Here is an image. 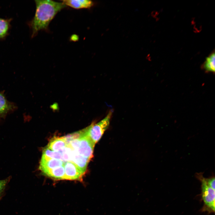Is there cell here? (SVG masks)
Listing matches in <instances>:
<instances>
[{
	"instance_id": "obj_1",
	"label": "cell",
	"mask_w": 215,
	"mask_h": 215,
	"mask_svg": "<svg viewBox=\"0 0 215 215\" xmlns=\"http://www.w3.org/2000/svg\"><path fill=\"white\" fill-rule=\"evenodd\" d=\"M35 2V14L29 24L33 37L39 31L47 29L49 24L56 14L66 7L62 2L52 0H36Z\"/></svg>"
},
{
	"instance_id": "obj_2",
	"label": "cell",
	"mask_w": 215,
	"mask_h": 215,
	"mask_svg": "<svg viewBox=\"0 0 215 215\" xmlns=\"http://www.w3.org/2000/svg\"><path fill=\"white\" fill-rule=\"evenodd\" d=\"M113 112L110 110L106 116L96 123L91 124L84 129L85 134L95 145L109 126Z\"/></svg>"
},
{
	"instance_id": "obj_3",
	"label": "cell",
	"mask_w": 215,
	"mask_h": 215,
	"mask_svg": "<svg viewBox=\"0 0 215 215\" xmlns=\"http://www.w3.org/2000/svg\"><path fill=\"white\" fill-rule=\"evenodd\" d=\"M198 178L201 182V196L204 205L201 211L209 213L215 212V190L207 183L205 179L200 175Z\"/></svg>"
},
{
	"instance_id": "obj_4",
	"label": "cell",
	"mask_w": 215,
	"mask_h": 215,
	"mask_svg": "<svg viewBox=\"0 0 215 215\" xmlns=\"http://www.w3.org/2000/svg\"><path fill=\"white\" fill-rule=\"evenodd\" d=\"M83 135L79 138V146L76 152L80 155L90 160L93 156L95 145L85 134L83 129Z\"/></svg>"
},
{
	"instance_id": "obj_5",
	"label": "cell",
	"mask_w": 215,
	"mask_h": 215,
	"mask_svg": "<svg viewBox=\"0 0 215 215\" xmlns=\"http://www.w3.org/2000/svg\"><path fill=\"white\" fill-rule=\"evenodd\" d=\"M65 180L81 181L85 174L73 162L71 161L64 162Z\"/></svg>"
},
{
	"instance_id": "obj_6",
	"label": "cell",
	"mask_w": 215,
	"mask_h": 215,
	"mask_svg": "<svg viewBox=\"0 0 215 215\" xmlns=\"http://www.w3.org/2000/svg\"><path fill=\"white\" fill-rule=\"evenodd\" d=\"M62 161L48 157L42 155L40 162L39 169L41 171L46 169H51L63 165Z\"/></svg>"
},
{
	"instance_id": "obj_7",
	"label": "cell",
	"mask_w": 215,
	"mask_h": 215,
	"mask_svg": "<svg viewBox=\"0 0 215 215\" xmlns=\"http://www.w3.org/2000/svg\"><path fill=\"white\" fill-rule=\"evenodd\" d=\"M45 175L57 180H65V170L63 165L51 169H46L41 170Z\"/></svg>"
},
{
	"instance_id": "obj_8",
	"label": "cell",
	"mask_w": 215,
	"mask_h": 215,
	"mask_svg": "<svg viewBox=\"0 0 215 215\" xmlns=\"http://www.w3.org/2000/svg\"><path fill=\"white\" fill-rule=\"evenodd\" d=\"M62 1L66 6L76 9L89 8L94 5V2L89 0H64Z\"/></svg>"
},
{
	"instance_id": "obj_9",
	"label": "cell",
	"mask_w": 215,
	"mask_h": 215,
	"mask_svg": "<svg viewBox=\"0 0 215 215\" xmlns=\"http://www.w3.org/2000/svg\"><path fill=\"white\" fill-rule=\"evenodd\" d=\"M90 160V159L80 155L73 150L71 161L75 163L84 173Z\"/></svg>"
},
{
	"instance_id": "obj_10",
	"label": "cell",
	"mask_w": 215,
	"mask_h": 215,
	"mask_svg": "<svg viewBox=\"0 0 215 215\" xmlns=\"http://www.w3.org/2000/svg\"><path fill=\"white\" fill-rule=\"evenodd\" d=\"M68 145L64 136L55 137L50 141L47 147L52 150L59 151L67 146Z\"/></svg>"
},
{
	"instance_id": "obj_11",
	"label": "cell",
	"mask_w": 215,
	"mask_h": 215,
	"mask_svg": "<svg viewBox=\"0 0 215 215\" xmlns=\"http://www.w3.org/2000/svg\"><path fill=\"white\" fill-rule=\"evenodd\" d=\"M14 108V105L7 101L3 94L0 93V116L5 115Z\"/></svg>"
},
{
	"instance_id": "obj_12",
	"label": "cell",
	"mask_w": 215,
	"mask_h": 215,
	"mask_svg": "<svg viewBox=\"0 0 215 215\" xmlns=\"http://www.w3.org/2000/svg\"><path fill=\"white\" fill-rule=\"evenodd\" d=\"M215 53H212L206 58L203 65V68L208 72H215Z\"/></svg>"
},
{
	"instance_id": "obj_13",
	"label": "cell",
	"mask_w": 215,
	"mask_h": 215,
	"mask_svg": "<svg viewBox=\"0 0 215 215\" xmlns=\"http://www.w3.org/2000/svg\"><path fill=\"white\" fill-rule=\"evenodd\" d=\"M11 19L0 18V39L4 38L8 33Z\"/></svg>"
},
{
	"instance_id": "obj_14",
	"label": "cell",
	"mask_w": 215,
	"mask_h": 215,
	"mask_svg": "<svg viewBox=\"0 0 215 215\" xmlns=\"http://www.w3.org/2000/svg\"><path fill=\"white\" fill-rule=\"evenodd\" d=\"M42 155L50 158L62 160V155L61 152L52 150L47 147L43 149Z\"/></svg>"
},
{
	"instance_id": "obj_15",
	"label": "cell",
	"mask_w": 215,
	"mask_h": 215,
	"mask_svg": "<svg viewBox=\"0 0 215 215\" xmlns=\"http://www.w3.org/2000/svg\"><path fill=\"white\" fill-rule=\"evenodd\" d=\"M10 179V177L5 179L0 180V198L2 196L6 186Z\"/></svg>"
},
{
	"instance_id": "obj_16",
	"label": "cell",
	"mask_w": 215,
	"mask_h": 215,
	"mask_svg": "<svg viewBox=\"0 0 215 215\" xmlns=\"http://www.w3.org/2000/svg\"><path fill=\"white\" fill-rule=\"evenodd\" d=\"M205 180L209 186L215 190V179L214 177H212L209 179H205Z\"/></svg>"
},
{
	"instance_id": "obj_17",
	"label": "cell",
	"mask_w": 215,
	"mask_h": 215,
	"mask_svg": "<svg viewBox=\"0 0 215 215\" xmlns=\"http://www.w3.org/2000/svg\"><path fill=\"white\" fill-rule=\"evenodd\" d=\"M72 37H71V39H72V40L73 41L76 40H77V39L78 38L77 37V36L76 35H74L73 36H72Z\"/></svg>"
}]
</instances>
